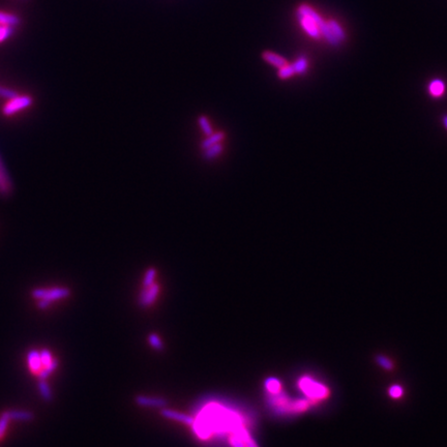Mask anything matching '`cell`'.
Segmentation results:
<instances>
[{"label":"cell","instance_id":"e0dca14e","mask_svg":"<svg viewBox=\"0 0 447 447\" xmlns=\"http://www.w3.org/2000/svg\"><path fill=\"white\" fill-rule=\"evenodd\" d=\"M291 64L293 66V70L295 72V75H304L307 72L308 61H307L306 57H304V56H300L299 58L296 59Z\"/></svg>","mask_w":447,"mask_h":447},{"label":"cell","instance_id":"83f0119b","mask_svg":"<svg viewBox=\"0 0 447 447\" xmlns=\"http://www.w3.org/2000/svg\"><path fill=\"white\" fill-rule=\"evenodd\" d=\"M0 97L3 99H11L18 97V94L13 89L0 86Z\"/></svg>","mask_w":447,"mask_h":447},{"label":"cell","instance_id":"7402d4cb","mask_svg":"<svg viewBox=\"0 0 447 447\" xmlns=\"http://www.w3.org/2000/svg\"><path fill=\"white\" fill-rule=\"evenodd\" d=\"M15 27L8 26V25H2L0 24V44L5 42L7 39H9L14 34Z\"/></svg>","mask_w":447,"mask_h":447},{"label":"cell","instance_id":"7a4b0ae2","mask_svg":"<svg viewBox=\"0 0 447 447\" xmlns=\"http://www.w3.org/2000/svg\"><path fill=\"white\" fill-rule=\"evenodd\" d=\"M267 403L272 408L274 413L279 415L293 413V402L283 392H280L278 394H269Z\"/></svg>","mask_w":447,"mask_h":447},{"label":"cell","instance_id":"3957f363","mask_svg":"<svg viewBox=\"0 0 447 447\" xmlns=\"http://www.w3.org/2000/svg\"><path fill=\"white\" fill-rule=\"evenodd\" d=\"M298 385L309 398H324L329 395L328 389L323 384L314 381L309 377L301 378Z\"/></svg>","mask_w":447,"mask_h":447},{"label":"cell","instance_id":"ac0fdd59","mask_svg":"<svg viewBox=\"0 0 447 447\" xmlns=\"http://www.w3.org/2000/svg\"><path fill=\"white\" fill-rule=\"evenodd\" d=\"M222 152H223V145H222V143H217V144H214V145L208 147L207 149H205L204 157L206 159H213L219 156Z\"/></svg>","mask_w":447,"mask_h":447},{"label":"cell","instance_id":"f1b7e54d","mask_svg":"<svg viewBox=\"0 0 447 447\" xmlns=\"http://www.w3.org/2000/svg\"><path fill=\"white\" fill-rule=\"evenodd\" d=\"M9 420L10 419L8 418L6 412H4V413L1 415V417H0V438H1L4 435Z\"/></svg>","mask_w":447,"mask_h":447},{"label":"cell","instance_id":"9c48e42d","mask_svg":"<svg viewBox=\"0 0 447 447\" xmlns=\"http://www.w3.org/2000/svg\"><path fill=\"white\" fill-rule=\"evenodd\" d=\"M136 403L141 407H146V408H165L168 405V402L163 397H146V396L137 397Z\"/></svg>","mask_w":447,"mask_h":447},{"label":"cell","instance_id":"ffe728a7","mask_svg":"<svg viewBox=\"0 0 447 447\" xmlns=\"http://www.w3.org/2000/svg\"><path fill=\"white\" fill-rule=\"evenodd\" d=\"M265 387L269 394H278L282 392V384L276 378H268L265 381Z\"/></svg>","mask_w":447,"mask_h":447},{"label":"cell","instance_id":"5b68a950","mask_svg":"<svg viewBox=\"0 0 447 447\" xmlns=\"http://www.w3.org/2000/svg\"><path fill=\"white\" fill-rule=\"evenodd\" d=\"M32 296L37 299H48L50 301H55L58 299H62V298H66L70 296L71 291L70 289L67 288H62V287H57V288H51V289H34L32 291Z\"/></svg>","mask_w":447,"mask_h":447},{"label":"cell","instance_id":"52a82bcc","mask_svg":"<svg viewBox=\"0 0 447 447\" xmlns=\"http://www.w3.org/2000/svg\"><path fill=\"white\" fill-rule=\"evenodd\" d=\"M13 181H11L2 158L0 157V197H9L11 193H13Z\"/></svg>","mask_w":447,"mask_h":447},{"label":"cell","instance_id":"8fae6325","mask_svg":"<svg viewBox=\"0 0 447 447\" xmlns=\"http://www.w3.org/2000/svg\"><path fill=\"white\" fill-rule=\"evenodd\" d=\"M262 57L266 62H268L272 66H276L278 68H282L288 64V61L286 60L284 57H282L276 53H273V52H270V51L263 52Z\"/></svg>","mask_w":447,"mask_h":447},{"label":"cell","instance_id":"8992f818","mask_svg":"<svg viewBox=\"0 0 447 447\" xmlns=\"http://www.w3.org/2000/svg\"><path fill=\"white\" fill-rule=\"evenodd\" d=\"M32 101H33L32 99L28 96H23V97L18 96L14 99H11L4 106L3 114L5 116L14 115V114H16L17 112L30 107L32 105Z\"/></svg>","mask_w":447,"mask_h":447},{"label":"cell","instance_id":"5bb4252c","mask_svg":"<svg viewBox=\"0 0 447 447\" xmlns=\"http://www.w3.org/2000/svg\"><path fill=\"white\" fill-rule=\"evenodd\" d=\"M6 414L9 419H13V420L30 421L34 418V415L32 412L25 411V410H10V411H6Z\"/></svg>","mask_w":447,"mask_h":447},{"label":"cell","instance_id":"4fadbf2b","mask_svg":"<svg viewBox=\"0 0 447 447\" xmlns=\"http://www.w3.org/2000/svg\"><path fill=\"white\" fill-rule=\"evenodd\" d=\"M27 356H28L27 358H28V363H29V368H30L31 372L34 374H39V372L43 369L40 352H38L36 350H31L28 353Z\"/></svg>","mask_w":447,"mask_h":447},{"label":"cell","instance_id":"1f68e13d","mask_svg":"<svg viewBox=\"0 0 447 447\" xmlns=\"http://www.w3.org/2000/svg\"><path fill=\"white\" fill-rule=\"evenodd\" d=\"M378 363H379L381 366H383L384 369L386 370H392L393 369V362L392 360H389L388 358L384 357V356H379L377 358Z\"/></svg>","mask_w":447,"mask_h":447},{"label":"cell","instance_id":"7c38bea8","mask_svg":"<svg viewBox=\"0 0 447 447\" xmlns=\"http://www.w3.org/2000/svg\"><path fill=\"white\" fill-rule=\"evenodd\" d=\"M445 89H446V86H445L444 82L441 81V80H439V79L433 80L432 82H430L429 87H428L429 95L433 99L442 98L443 95L445 94Z\"/></svg>","mask_w":447,"mask_h":447},{"label":"cell","instance_id":"603a6c76","mask_svg":"<svg viewBox=\"0 0 447 447\" xmlns=\"http://www.w3.org/2000/svg\"><path fill=\"white\" fill-rule=\"evenodd\" d=\"M198 122H199V125H200V128H201L202 132H203L206 136H209V135H211V134L213 133V130H212V128H211V124H210V122H209V120H208L207 117L204 116V115H201V116L198 118Z\"/></svg>","mask_w":447,"mask_h":447},{"label":"cell","instance_id":"4dcf8cb0","mask_svg":"<svg viewBox=\"0 0 447 447\" xmlns=\"http://www.w3.org/2000/svg\"><path fill=\"white\" fill-rule=\"evenodd\" d=\"M230 444L232 445V447H246L245 441L243 440V438L239 436L238 434L234 435L230 438Z\"/></svg>","mask_w":447,"mask_h":447},{"label":"cell","instance_id":"6da1fadb","mask_svg":"<svg viewBox=\"0 0 447 447\" xmlns=\"http://www.w3.org/2000/svg\"><path fill=\"white\" fill-rule=\"evenodd\" d=\"M298 16L304 31L314 39L321 37V28L324 25L325 21L319 16L316 11L306 4H302L298 8Z\"/></svg>","mask_w":447,"mask_h":447},{"label":"cell","instance_id":"2e32d148","mask_svg":"<svg viewBox=\"0 0 447 447\" xmlns=\"http://www.w3.org/2000/svg\"><path fill=\"white\" fill-rule=\"evenodd\" d=\"M224 138H225V135H224V133H222V132L212 133L211 135L207 136V138H206V139L201 143V148L203 149V150H205V149H207L208 147H210V146H212V145H214V144L221 143V142L223 141Z\"/></svg>","mask_w":447,"mask_h":447},{"label":"cell","instance_id":"836d02e7","mask_svg":"<svg viewBox=\"0 0 447 447\" xmlns=\"http://www.w3.org/2000/svg\"><path fill=\"white\" fill-rule=\"evenodd\" d=\"M51 303H52V301H50V300H48V299H45V298H43V299H39L38 306H39V308H41V309H45V308H48V307L51 305Z\"/></svg>","mask_w":447,"mask_h":447},{"label":"cell","instance_id":"d6a6232c","mask_svg":"<svg viewBox=\"0 0 447 447\" xmlns=\"http://www.w3.org/2000/svg\"><path fill=\"white\" fill-rule=\"evenodd\" d=\"M389 395L395 398H397L403 395V389L398 385H394L391 387V389H389Z\"/></svg>","mask_w":447,"mask_h":447},{"label":"cell","instance_id":"d4e9b609","mask_svg":"<svg viewBox=\"0 0 447 447\" xmlns=\"http://www.w3.org/2000/svg\"><path fill=\"white\" fill-rule=\"evenodd\" d=\"M240 437L243 438V440L245 441L246 447H259L258 444L255 442V440L251 438L250 435L245 430V429H240V432L237 433Z\"/></svg>","mask_w":447,"mask_h":447},{"label":"cell","instance_id":"f546056e","mask_svg":"<svg viewBox=\"0 0 447 447\" xmlns=\"http://www.w3.org/2000/svg\"><path fill=\"white\" fill-rule=\"evenodd\" d=\"M40 355H41V360H42L43 366L48 365V364L53 360L52 355H51V352H50L49 350H47V349L42 350V352L40 353Z\"/></svg>","mask_w":447,"mask_h":447},{"label":"cell","instance_id":"ba28073f","mask_svg":"<svg viewBox=\"0 0 447 447\" xmlns=\"http://www.w3.org/2000/svg\"><path fill=\"white\" fill-rule=\"evenodd\" d=\"M158 290H159V287L156 284H152L151 286H149V287H145L143 292L140 295V299H139L140 305L143 307H147L149 305H151L156 300L157 295H158Z\"/></svg>","mask_w":447,"mask_h":447},{"label":"cell","instance_id":"30bf717a","mask_svg":"<svg viewBox=\"0 0 447 447\" xmlns=\"http://www.w3.org/2000/svg\"><path fill=\"white\" fill-rule=\"evenodd\" d=\"M160 414H162V416L165 417V418L172 419V420H177V421L185 423V425L190 426V427L194 426V423H195V419L191 415L181 413V412H178V411H175V410L163 408L162 411H160Z\"/></svg>","mask_w":447,"mask_h":447},{"label":"cell","instance_id":"44dd1931","mask_svg":"<svg viewBox=\"0 0 447 447\" xmlns=\"http://www.w3.org/2000/svg\"><path fill=\"white\" fill-rule=\"evenodd\" d=\"M39 389H40V393H41V395H42V397H43V398L45 400H47V402H50V400H52V397H53L52 392H51L50 386L47 383V381L41 380L39 382Z\"/></svg>","mask_w":447,"mask_h":447},{"label":"cell","instance_id":"cb8c5ba5","mask_svg":"<svg viewBox=\"0 0 447 447\" xmlns=\"http://www.w3.org/2000/svg\"><path fill=\"white\" fill-rule=\"evenodd\" d=\"M294 75H295V72H294V70H293L292 64H289V63H288L286 66H284V67H282V68H279L278 77H279L281 80H287V79L293 77Z\"/></svg>","mask_w":447,"mask_h":447},{"label":"cell","instance_id":"9a60e30c","mask_svg":"<svg viewBox=\"0 0 447 447\" xmlns=\"http://www.w3.org/2000/svg\"><path fill=\"white\" fill-rule=\"evenodd\" d=\"M20 23H21V19L18 16L0 10V24L16 27V26L20 25Z\"/></svg>","mask_w":447,"mask_h":447},{"label":"cell","instance_id":"d6986e66","mask_svg":"<svg viewBox=\"0 0 447 447\" xmlns=\"http://www.w3.org/2000/svg\"><path fill=\"white\" fill-rule=\"evenodd\" d=\"M57 366H58V360L57 359H53L48 365H46V366H44V369H42L40 372H39V377H40V379L41 380H46L47 379V378L52 374V372H54L56 369H57Z\"/></svg>","mask_w":447,"mask_h":447},{"label":"cell","instance_id":"277c9868","mask_svg":"<svg viewBox=\"0 0 447 447\" xmlns=\"http://www.w3.org/2000/svg\"><path fill=\"white\" fill-rule=\"evenodd\" d=\"M321 36H323L329 44L334 46L340 45L346 38L343 28L340 26L338 22L334 20L325 22V25L323 26L322 30H321Z\"/></svg>","mask_w":447,"mask_h":447},{"label":"cell","instance_id":"484cf974","mask_svg":"<svg viewBox=\"0 0 447 447\" xmlns=\"http://www.w3.org/2000/svg\"><path fill=\"white\" fill-rule=\"evenodd\" d=\"M148 343L150 344V346H151L153 349H155V350L160 351V350H163V349H164V344H163L162 340H160V338H159L157 335H155V334L149 335V337H148Z\"/></svg>","mask_w":447,"mask_h":447},{"label":"cell","instance_id":"4316f807","mask_svg":"<svg viewBox=\"0 0 447 447\" xmlns=\"http://www.w3.org/2000/svg\"><path fill=\"white\" fill-rule=\"evenodd\" d=\"M155 276H156V270L154 268H149L145 273V277L143 280V287L144 288L149 287V286L154 284Z\"/></svg>","mask_w":447,"mask_h":447},{"label":"cell","instance_id":"e575fe53","mask_svg":"<svg viewBox=\"0 0 447 447\" xmlns=\"http://www.w3.org/2000/svg\"><path fill=\"white\" fill-rule=\"evenodd\" d=\"M442 124H443L444 129L447 131V114H446V115H444L443 118H442Z\"/></svg>","mask_w":447,"mask_h":447}]
</instances>
